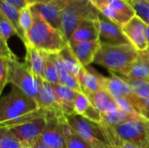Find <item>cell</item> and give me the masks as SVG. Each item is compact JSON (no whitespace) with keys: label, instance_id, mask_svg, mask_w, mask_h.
I'll return each instance as SVG.
<instances>
[{"label":"cell","instance_id":"42","mask_svg":"<svg viewBox=\"0 0 149 148\" xmlns=\"http://www.w3.org/2000/svg\"><path fill=\"white\" fill-rule=\"evenodd\" d=\"M144 52L146 53V55L148 56V58H149V46H148V48L147 49V51H144Z\"/></svg>","mask_w":149,"mask_h":148},{"label":"cell","instance_id":"2","mask_svg":"<svg viewBox=\"0 0 149 148\" xmlns=\"http://www.w3.org/2000/svg\"><path fill=\"white\" fill-rule=\"evenodd\" d=\"M31 11L33 24L27 35V44L50 54L58 53L69 44V41L61 31L49 24L38 12L32 10Z\"/></svg>","mask_w":149,"mask_h":148},{"label":"cell","instance_id":"40","mask_svg":"<svg viewBox=\"0 0 149 148\" xmlns=\"http://www.w3.org/2000/svg\"><path fill=\"white\" fill-rule=\"evenodd\" d=\"M146 36H147V39L149 44V25L147 26V29H146Z\"/></svg>","mask_w":149,"mask_h":148},{"label":"cell","instance_id":"9","mask_svg":"<svg viewBox=\"0 0 149 148\" xmlns=\"http://www.w3.org/2000/svg\"><path fill=\"white\" fill-rule=\"evenodd\" d=\"M65 116L46 112V126L39 140L51 148H67L63 131Z\"/></svg>","mask_w":149,"mask_h":148},{"label":"cell","instance_id":"32","mask_svg":"<svg viewBox=\"0 0 149 148\" xmlns=\"http://www.w3.org/2000/svg\"><path fill=\"white\" fill-rule=\"evenodd\" d=\"M33 24V14L31 6H28L20 10V25L25 35L27 40V35L31 31Z\"/></svg>","mask_w":149,"mask_h":148},{"label":"cell","instance_id":"28","mask_svg":"<svg viewBox=\"0 0 149 148\" xmlns=\"http://www.w3.org/2000/svg\"><path fill=\"white\" fill-rule=\"evenodd\" d=\"M20 140L7 127H0V148H22Z\"/></svg>","mask_w":149,"mask_h":148},{"label":"cell","instance_id":"16","mask_svg":"<svg viewBox=\"0 0 149 148\" xmlns=\"http://www.w3.org/2000/svg\"><path fill=\"white\" fill-rule=\"evenodd\" d=\"M100 24L99 19H86L80 23L78 28L72 35L69 44L71 45L76 44L84 41L99 40Z\"/></svg>","mask_w":149,"mask_h":148},{"label":"cell","instance_id":"34","mask_svg":"<svg viewBox=\"0 0 149 148\" xmlns=\"http://www.w3.org/2000/svg\"><path fill=\"white\" fill-rule=\"evenodd\" d=\"M9 72V58L0 56V92L2 93L5 85L8 84Z\"/></svg>","mask_w":149,"mask_h":148},{"label":"cell","instance_id":"7","mask_svg":"<svg viewBox=\"0 0 149 148\" xmlns=\"http://www.w3.org/2000/svg\"><path fill=\"white\" fill-rule=\"evenodd\" d=\"M40 79L35 77L17 57L9 58L8 83L17 86L38 102Z\"/></svg>","mask_w":149,"mask_h":148},{"label":"cell","instance_id":"10","mask_svg":"<svg viewBox=\"0 0 149 148\" xmlns=\"http://www.w3.org/2000/svg\"><path fill=\"white\" fill-rule=\"evenodd\" d=\"M148 24L138 16H134L126 25L122 27L123 33L132 45L139 52H144L148 48L149 44L146 36Z\"/></svg>","mask_w":149,"mask_h":148},{"label":"cell","instance_id":"3","mask_svg":"<svg viewBox=\"0 0 149 148\" xmlns=\"http://www.w3.org/2000/svg\"><path fill=\"white\" fill-rule=\"evenodd\" d=\"M40 109L38 102L15 85L0 101V124L18 120Z\"/></svg>","mask_w":149,"mask_h":148},{"label":"cell","instance_id":"31","mask_svg":"<svg viewBox=\"0 0 149 148\" xmlns=\"http://www.w3.org/2000/svg\"><path fill=\"white\" fill-rule=\"evenodd\" d=\"M136 16L149 25V0H134L131 3Z\"/></svg>","mask_w":149,"mask_h":148},{"label":"cell","instance_id":"41","mask_svg":"<svg viewBox=\"0 0 149 148\" xmlns=\"http://www.w3.org/2000/svg\"><path fill=\"white\" fill-rule=\"evenodd\" d=\"M88 1H89V2H91L94 6H96V4L98 3V2H99L100 0H88Z\"/></svg>","mask_w":149,"mask_h":148},{"label":"cell","instance_id":"23","mask_svg":"<svg viewBox=\"0 0 149 148\" xmlns=\"http://www.w3.org/2000/svg\"><path fill=\"white\" fill-rule=\"evenodd\" d=\"M52 57H53V60H54L55 65L57 67V70L58 72L59 85L68 87L77 92H82V89H81V86H80L78 78L72 76V74H70L69 72H66V70L63 66V64H62L58 53H53Z\"/></svg>","mask_w":149,"mask_h":148},{"label":"cell","instance_id":"38","mask_svg":"<svg viewBox=\"0 0 149 148\" xmlns=\"http://www.w3.org/2000/svg\"><path fill=\"white\" fill-rule=\"evenodd\" d=\"M29 3L30 6L34 5V4H38V3H50L52 1L54 0H26Z\"/></svg>","mask_w":149,"mask_h":148},{"label":"cell","instance_id":"19","mask_svg":"<svg viewBox=\"0 0 149 148\" xmlns=\"http://www.w3.org/2000/svg\"><path fill=\"white\" fill-rule=\"evenodd\" d=\"M57 101L65 116L74 114V101L79 92L61 85H52Z\"/></svg>","mask_w":149,"mask_h":148},{"label":"cell","instance_id":"26","mask_svg":"<svg viewBox=\"0 0 149 148\" xmlns=\"http://www.w3.org/2000/svg\"><path fill=\"white\" fill-rule=\"evenodd\" d=\"M63 131L67 148H91V146L67 124L66 120L63 123Z\"/></svg>","mask_w":149,"mask_h":148},{"label":"cell","instance_id":"20","mask_svg":"<svg viewBox=\"0 0 149 148\" xmlns=\"http://www.w3.org/2000/svg\"><path fill=\"white\" fill-rule=\"evenodd\" d=\"M91 103L100 112L101 114L119 108L116 100L105 89L87 96Z\"/></svg>","mask_w":149,"mask_h":148},{"label":"cell","instance_id":"35","mask_svg":"<svg viewBox=\"0 0 149 148\" xmlns=\"http://www.w3.org/2000/svg\"><path fill=\"white\" fill-rule=\"evenodd\" d=\"M3 1H4L5 3H7L10 5L13 6L14 8L17 9L18 10H21L30 6L26 0H3Z\"/></svg>","mask_w":149,"mask_h":148},{"label":"cell","instance_id":"27","mask_svg":"<svg viewBox=\"0 0 149 148\" xmlns=\"http://www.w3.org/2000/svg\"><path fill=\"white\" fill-rule=\"evenodd\" d=\"M99 10L103 16H105L107 18H108L109 20H111L112 22H113L117 25L120 26L121 28L124 25H126L133 18V17H128V16H127V15H125L120 11L111 8L108 5L100 8Z\"/></svg>","mask_w":149,"mask_h":148},{"label":"cell","instance_id":"22","mask_svg":"<svg viewBox=\"0 0 149 148\" xmlns=\"http://www.w3.org/2000/svg\"><path fill=\"white\" fill-rule=\"evenodd\" d=\"M124 78V77H123ZM126 79L149 81V58L145 52H140Z\"/></svg>","mask_w":149,"mask_h":148},{"label":"cell","instance_id":"45","mask_svg":"<svg viewBox=\"0 0 149 148\" xmlns=\"http://www.w3.org/2000/svg\"><path fill=\"white\" fill-rule=\"evenodd\" d=\"M22 148H31V147H26V146H23Z\"/></svg>","mask_w":149,"mask_h":148},{"label":"cell","instance_id":"39","mask_svg":"<svg viewBox=\"0 0 149 148\" xmlns=\"http://www.w3.org/2000/svg\"><path fill=\"white\" fill-rule=\"evenodd\" d=\"M31 148H51L49 147L48 146H46V145H45L43 142H41L39 140H38L31 147Z\"/></svg>","mask_w":149,"mask_h":148},{"label":"cell","instance_id":"11","mask_svg":"<svg viewBox=\"0 0 149 148\" xmlns=\"http://www.w3.org/2000/svg\"><path fill=\"white\" fill-rule=\"evenodd\" d=\"M70 1L72 0H54L46 3L34 4L31 8L52 27L61 31V16Z\"/></svg>","mask_w":149,"mask_h":148},{"label":"cell","instance_id":"33","mask_svg":"<svg viewBox=\"0 0 149 148\" xmlns=\"http://www.w3.org/2000/svg\"><path fill=\"white\" fill-rule=\"evenodd\" d=\"M91 104L92 103L89 98L86 94L83 92H79L74 101V113L82 116Z\"/></svg>","mask_w":149,"mask_h":148},{"label":"cell","instance_id":"4","mask_svg":"<svg viewBox=\"0 0 149 148\" xmlns=\"http://www.w3.org/2000/svg\"><path fill=\"white\" fill-rule=\"evenodd\" d=\"M1 127L9 128L24 146L31 147L41 137L46 126V111H38L16 120L1 123Z\"/></svg>","mask_w":149,"mask_h":148},{"label":"cell","instance_id":"1","mask_svg":"<svg viewBox=\"0 0 149 148\" xmlns=\"http://www.w3.org/2000/svg\"><path fill=\"white\" fill-rule=\"evenodd\" d=\"M140 52L131 44H100L94 58L95 64L107 69L110 72L127 77Z\"/></svg>","mask_w":149,"mask_h":148},{"label":"cell","instance_id":"37","mask_svg":"<svg viewBox=\"0 0 149 148\" xmlns=\"http://www.w3.org/2000/svg\"><path fill=\"white\" fill-rule=\"evenodd\" d=\"M114 0H100L99 2H98V3L96 4V8L98 9V10H100V8H102V7H104V6H107V5H109L111 3H113Z\"/></svg>","mask_w":149,"mask_h":148},{"label":"cell","instance_id":"43","mask_svg":"<svg viewBox=\"0 0 149 148\" xmlns=\"http://www.w3.org/2000/svg\"><path fill=\"white\" fill-rule=\"evenodd\" d=\"M91 148H101V147H97V146H92V147H91Z\"/></svg>","mask_w":149,"mask_h":148},{"label":"cell","instance_id":"8","mask_svg":"<svg viewBox=\"0 0 149 148\" xmlns=\"http://www.w3.org/2000/svg\"><path fill=\"white\" fill-rule=\"evenodd\" d=\"M118 136L123 141H128L144 147L149 144V120L140 117L114 127Z\"/></svg>","mask_w":149,"mask_h":148},{"label":"cell","instance_id":"13","mask_svg":"<svg viewBox=\"0 0 149 148\" xmlns=\"http://www.w3.org/2000/svg\"><path fill=\"white\" fill-rule=\"evenodd\" d=\"M105 90L108 92L114 99L120 98L128 99L134 107L137 96L125 78L111 72V76L106 77L105 79Z\"/></svg>","mask_w":149,"mask_h":148},{"label":"cell","instance_id":"14","mask_svg":"<svg viewBox=\"0 0 149 148\" xmlns=\"http://www.w3.org/2000/svg\"><path fill=\"white\" fill-rule=\"evenodd\" d=\"M24 65L29 71L38 79H43L49 53L36 49L30 44H25Z\"/></svg>","mask_w":149,"mask_h":148},{"label":"cell","instance_id":"5","mask_svg":"<svg viewBox=\"0 0 149 148\" xmlns=\"http://www.w3.org/2000/svg\"><path fill=\"white\" fill-rule=\"evenodd\" d=\"M65 120L91 147L97 146L101 148H114L105 123H96L76 113L65 116Z\"/></svg>","mask_w":149,"mask_h":148},{"label":"cell","instance_id":"17","mask_svg":"<svg viewBox=\"0 0 149 148\" xmlns=\"http://www.w3.org/2000/svg\"><path fill=\"white\" fill-rule=\"evenodd\" d=\"M38 104L41 109L46 112L65 115L57 101L52 85L43 79H40Z\"/></svg>","mask_w":149,"mask_h":148},{"label":"cell","instance_id":"24","mask_svg":"<svg viewBox=\"0 0 149 148\" xmlns=\"http://www.w3.org/2000/svg\"><path fill=\"white\" fill-rule=\"evenodd\" d=\"M141 117L139 114L135 113H127L121 108H117L113 111H110L108 113L102 114V122L105 124L115 127L117 126H120L123 123H126L130 120H137Z\"/></svg>","mask_w":149,"mask_h":148},{"label":"cell","instance_id":"29","mask_svg":"<svg viewBox=\"0 0 149 148\" xmlns=\"http://www.w3.org/2000/svg\"><path fill=\"white\" fill-rule=\"evenodd\" d=\"M43 80H45L52 85H59L58 72L55 65L52 54H50V53L47 58V62H46V66H45V72H44Z\"/></svg>","mask_w":149,"mask_h":148},{"label":"cell","instance_id":"6","mask_svg":"<svg viewBox=\"0 0 149 148\" xmlns=\"http://www.w3.org/2000/svg\"><path fill=\"white\" fill-rule=\"evenodd\" d=\"M100 10L88 0H72L61 16V31L69 41L72 35L86 19L98 20Z\"/></svg>","mask_w":149,"mask_h":148},{"label":"cell","instance_id":"21","mask_svg":"<svg viewBox=\"0 0 149 148\" xmlns=\"http://www.w3.org/2000/svg\"><path fill=\"white\" fill-rule=\"evenodd\" d=\"M58 55L66 72L72 74V76L78 78L83 66L75 56L70 44H68L63 50H61L58 53Z\"/></svg>","mask_w":149,"mask_h":148},{"label":"cell","instance_id":"15","mask_svg":"<svg viewBox=\"0 0 149 148\" xmlns=\"http://www.w3.org/2000/svg\"><path fill=\"white\" fill-rule=\"evenodd\" d=\"M105 79V76L98 73L94 69H88L87 67H82L78 77L82 92L86 96L104 90Z\"/></svg>","mask_w":149,"mask_h":148},{"label":"cell","instance_id":"46","mask_svg":"<svg viewBox=\"0 0 149 148\" xmlns=\"http://www.w3.org/2000/svg\"><path fill=\"white\" fill-rule=\"evenodd\" d=\"M143 148H149V144H148V145H147L146 147H143Z\"/></svg>","mask_w":149,"mask_h":148},{"label":"cell","instance_id":"18","mask_svg":"<svg viewBox=\"0 0 149 148\" xmlns=\"http://www.w3.org/2000/svg\"><path fill=\"white\" fill-rule=\"evenodd\" d=\"M99 40L84 41L76 44L71 45L72 49L83 67H87L90 64L94 62L96 54L100 47Z\"/></svg>","mask_w":149,"mask_h":148},{"label":"cell","instance_id":"12","mask_svg":"<svg viewBox=\"0 0 149 148\" xmlns=\"http://www.w3.org/2000/svg\"><path fill=\"white\" fill-rule=\"evenodd\" d=\"M100 24V34L99 41L102 44H130L125 34L123 33L122 28L100 12L99 17Z\"/></svg>","mask_w":149,"mask_h":148},{"label":"cell","instance_id":"25","mask_svg":"<svg viewBox=\"0 0 149 148\" xmlns=\"http://www.w3.org/2000/svg\"><path fill=\"white\" fill-rule=\"evenodd\" d=\"M0 13L4 15L8 18V20L12 24V25L17 31V37L23 41L24 44H26L27 40L20 25V10L8 4L4 1L0 0Z\"/></svg>","mask_w":149,"mask_h":148},{"label":"cell","instance_id":"44","mask_svg":"<svg viewBox=\"0 0 149 148\" xmlns=\"http://www.w3.org/2000/svg\"><path fill=\"white\" fill-rule=\"evenodd\" d=\"M127 2H128L129 3H132V2H133L134 0H127Z\"/></svg>","mask_w":149,"mask_h":148},{"label":"cell","instance_id":"30","mask_svg":"<svg viewBox=\"0 0 149 148\" xmlns=\"http://www.w3.org/2000/svg\"><path fill=\"white\" fill-rule=\"evenodd\" d=\"M17 36V31L8 18L0 13V38L8 43V40L12 36Z\"/></svg>","mask_w":149,"mask_h":148},{"label":"cell","instance_id":"36","mask_svg":"<svg viewBox=\"0 0 149 148\" xmlns=\"http://www.w3.org/2000/svg\"><path fill=\"white\" fill-rule=\"evenodd\" d=\"M118 148H142L138 145H135L134 143L128 142V141H122L121 144Z\"/></svg>","mask_w":149,"mask_h":148}]
</instances>
